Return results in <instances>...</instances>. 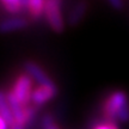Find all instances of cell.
Returning a JSON list of instances; mask_svg holds the SVG:
<instances>
[{
  "mask_svg": "<svg viewBox=\"0 0 129 129\" xmlns=\"http://www.w3.org/2000/svg\"><path fill=\"white\" fill-rule=\"evenodd\" d=\"M32 81L34 79L26 72H22L16 75L10 93L17 99L23 106L31 105V93H32Z\"/></svg>",
  "mask_w": 129,
  "mask_h": 129,
  "instance_id": "obj_2",
  "label": "cell"
},
{
  "mask_svg": "<svg viewBox=\"0 0 129 129\" xmlns=\"http://www.w3.org/2000/svg\"><path fill=\"white\" fill-rule=\"evenodd\" d=\"M0 118L4 120L9 127L14 121V115L13 111L10 106V103L7 101V96H6V91H1V94H0Z\"/></svg>",
  "mask_w": 129,
  "mask_h": 129,
  "instance_id": "obj_8",
  "label": "cell"
},
{
  "mask_svg": "<svg viewBox=\"0 0 129 129\" xmlns=\"http://www.w3.org/2000/svg\"><path fill=\"white\" fill-rule=\"evenodd\" d=\"M0 129H9V124L1 118H0Z\"/></svg>",
  "mask_w": 129,
  "mask_h": 129,
  "instance_id": "obj_14",
  "label": "cell"
},
{
  "mask_svg": "<svg viewBox=\"0 0 129 129\" xmlns=\"http://www.w3.org/2000/svg\"><path fill=\"white\" fill-rule=\"evenodd\" d=\"M24 68H25V72L38 84L54 83V81L50 79V77L44 72V69L42 68L40 64H37L36 62H34V61H28V62H25Z\"/></svg>",
  "mask_w": 129,
  "mask_h": 129,
  "instance_id": "obj_5",
  "label": "cell"
},
{
  "mask_svg": "<svg viewBox=\"0 0 129 129\" xmlns=\"http://www.w3.org/2000/svg\"><path fill=\"white\" fill-rule=\"evenodd\" d=\"M88 4L86 0H78L75 5L73 6V9L71 10V12L68 14V18H67V23L69 26H77L86 14L87 11Z\"/></svg>",
  "mask_w": 129,
  "mask_h": 129,
  "instance_id": "obj_6",
  "label": "cell"
},
{
  "mask_svg": "<svg viewBox=\"0 0 129 129\" xmlns=\"http://www.w3.org/2000/svg\"><path fill=\"white\" fill-rule=\"evenodd\" d=\"M1 3H3V7H4L10 14L23 13L20 0H1Z\"/></svg>",
  "mask_w": 129,
  "mask_h": 129,
  "instance_id": "obj_10",
  "label": "cell"
},
{
  "mask_svg": "<svg viewBox=\"0 0 129 129\" xmlns=\"http://www.w3.org/2000/svg\"><path fill=\"white\" fill-rule=\"evenodd\" d=\"M108 1L110 3V5L114 9L117 10V11H121V10H123V7H124L123 0H108Z\"/></svg>",
  "mask_w": 129,
  "mask_h": 129,
  "instance_id": "obj_13",
  "label": "cell"
},
{
  "mask_svg": "<svg viewBox=\"0 0 129 129\" xmlns=\"http://www.w3.org/2000/svg\"><path fill=\"white\" fill-rule=\"evenodd\" d=\"M48 24L56 34H62L64 31V20L61 11V0H46L44 9Z\"/></svg>",
  "mask_w": 129,
  "mask_h": 129,
  "instance_id": "obj_3",
  "label": "cell"
},
{
  "mask_svg": "<svg viewBox=\"0 0 129 129\" xmlns=\"http://www.w3.org/2000/svg\"><path fill=\"white\" fill-rule=\"evenodd\" d=\"M42 129H60L56 124L54 117L50 114H46L42 118Z\"/></svg>",
  "mask_w": 129,
  "mask_h": 129,
  "instance_id": "obj_11",
  "label": "cell"
},
{
  "mask_svg": "<svg viewBox=\"0 0 129 129\" xmlns=\"http://www.w3.org/2000/svg\"><path fill=\"white\" fill-rule=\"evenodd\" d=\"M57 94V86L54 83L51 84H40L37 87L32 90L31 104L34 106H42L49 101H51Z\"/></svg>",
  "mask_w": 129,
  "mask_h": 129,
  "instance_id": "obj_4",
  "label": "cell"
},
{
  "mask_svg": "<svg viewBox=\"0 0 129 129\" xmlns=\"http://www.w3.org/2000/svg\"><path fill=\"white\" fill-rule=\"evenodd\" d=\"M29 25V20L24 17H10L7 19H4L0 24V31L3 34L17 31L25 29Z\"/></svg>",
  "mask_w": 129,
  "mask_h": 129,
  "instance_id": "obj_7",
  "label": "cell"
},
{
  "mask_svg": "<svg viewBox=\"0 0 129 129\" xmlns=\"http://www.w3.org/2000/svg\"><path fill=\"white\" fill-rule=\"evenodd\" d=\"M46 0H29V13L32 19H38L44 14Z\"/></svg>",
  "mask_w": 129,
  "mask_h": 129,
  "instance_id": "obj_9",
  "label": "cell"
},
{
  "mask_svg": "<svg viewBox=\"0 0 129 129\" xmlns=\"http://www.w3.org/2000/svg\"><path fill=\"white\" fill-rule=\"evenodd\" d=\"M102 114L104 118L111 122L129 121V98L122 90H115L104 98L102 103Z\"/></svg>",
  "mask_w": 129,
  "mask_h": 129,
  "instance_id": "obj_1",
  "label": "cell"
},
{
  "mask_svg": "<svg viewBox=\"0 0 129 129\" xmlns=\"http://www.w3.org/2000/svg\"><path fill=\"white\" fill-rule=\"evenodd\" d=\"M91 129H120L118 124L111 121L104 120L103 122H98L97 124H94Z\"/></svg>",
  "mask_w": 129,
  "mask_h": 129,
  "instance_id": "obj_12",
  "label": "cell"
}]
</instances>
